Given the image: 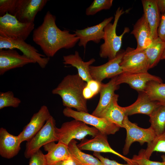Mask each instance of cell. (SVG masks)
Returning a JSON list of instances; mask_svg holds the SVG:
<instances>
[{
	"instance_id": "7a4b0ae2",
	"label": "cell",
	"mask_w": 165,
	"mask_h": 165,
	"mask_svg": "<svg viewBox=\"0 0 165 165\" xmlns=\"http://www.w3.org/2000/svg\"><path fill=\"white\" fill-rule=\"evenodd\" d=\"M86 82L78 74L65 76L52 93L61 98L63 105L66 107L73 108L79 112H88L87 100L83 92Z\"/></svg>"
},
{
	"instance_id": "484cf974",
	"label": "cell",
	"mask_w": 165,
	"mask_h": 165,
	"mask_svg": "<svg viewBox=\"0 0 165 165\" xmlns=\"http://www.w3.org/2000/svg\"><path fill=\"white\" fill-rule=\"evenodd\" d=\"M165 50V42L159 37L152 40L144 49L147 57L149 69L156 66L161 60Z\"/></svg>"
},
{
	"instance_id": "b9f144b4",
	"label": "cell",
	"mask_w": 165,
	"mask_h": 165,
	"mask_svg": "<svg viewBox=\"0 0 165 165\" xmlns=\"http://www.w3.org/2000/svg\"><path fill=\"white\" fill-rule=\"evenodd\" d=\"M160 104L161 105H164V106H165V102H164V103H160Z\"/></svg>"
},
{
	"instance_id": "5bb4252c",
	"label": "cell",
	"mask_w": 165,
	"mask_h": 165,
	"mask_svg": "<svg viewBox=\"0 0 165 165\" xmlns=\"http://www.w3.org/2000/svg\"><path fill=\"white\" fill-rule=\"evenodd\" d=\"M36 62L26 56L21 55L14 49L0 50V75L11 70Z\"/></svg>"
},
{
	"instance_id": "83f0119b",
	"label": "cell",
	"mask_w": 165,
	"mask_h": 165,
	"mask_svg": "<svg viewBox=\"0 0 165 165\" xmlns=\"http://www.w3.org/2000/svg\"><path fill=\"white\" fill-rule=\"evenodd\" d=\"M150 127L156 135H160L165 131V106L161 105L149 116Z\"/></svg>"
},
{
	"instance_id": "4316f807",
	"label": "cell",
	"mask_w": 165,
	"mask_h": 165,
	"mask_svg": "<svg viewBox=\"0 0 165 165\" xmlns=\"http://www.w3.org/2000/svg\"><path fill=\"white\" fill-rule=\"evenodd\" d=\"M77 142L72 140L68 145L70 156L78 165H103L97 158L83 152L78 147Z\"/></svg>"
},
{
	"instance_id": "74e56055",
	"label": "cell",
	"mask_w": 165,
	"mask_h": 165,
	"mask_svg": "<svg viewBox=\"0 0 165 165\" xmlns=\"http://www.w3.org/2000/svg\"><path fill=\"white\" fill-rule=\"evenodd\" d=\"M157 33L158 37L165 42V12L161 15Z\"/></svg>"
},
{
	"instance_id": "9a60e30c",
	"label": "cell",
	"mask_w": 165,
	"mask_h": 165,
	"mask_svg": "<svg viewBox=\"0 0 165 165\" xmlns=\"http://www.w3.org/2000/svg\"><path fill=\"white\" fill-rule=\"evenodd\" d=\"M154 81L162 82L160 77L151 74L148 72L140 73L123 72L117 76L116 80L117 85L126 83L132 88L139 92H144L147 83L149 81Z\"/></svg>"
},
{
	"instance_id": "30bf717a",
	"label": "cell",
	"mask_w": 165,
	"mask_h": 165,
	"mask_svg": "<svg viewBox=\"0 0 165 165\" xmlns=\"http://www.w3.org/2000/svg\"><path fill=\"white\" fill-rule=\"evenodd\" d=\"M123 72L140 73L148 72V62L144 49L128 47L120 64Z\"/></svg>"
},
{
	"instance_id": "6da1fadb",
	"label": "cell",
	"mask_w": 165,
	"mask_h": 165,
	"mask_svg": "<svg viewBox=\"0 0 165 165\" xmlns=\"http://www.w3.org/2000/svg\"><path fill=\"white\" fill-rule=\"evenodd\" d=\"M56 21V16L48 11L42 23L33 30L32 35L33 41L50 58L53 57L61 49L73 47L79 41L75 33L71 34L68 30L59 28Z\"/></svg>"
},
{
	"instance_id": "8992f818",
	"label": "cell",
	"mask_w": 165,
	"mask_h": 165,
	"mask_svg": "<svg viewBox=\"0 0 165 165\" xmlns=\"http://www.w3.org/2000/svg\"><path fill=\"white\" fill-rule=\"evenodd\" d=\"M56 122L51 115L42 129L30 141L27 142L24 153L27 159L31 156L45 145L58 141L55 132Z\"/></svg>"
},
{
	"instance_id": "d4e9b609",
	"label": "cell",
	"mask_w": 165,
	"mask_h": 165,
	"mask_svg": "<svg viewBox=\"0 0 165 165\" xmlns=\"http://www.w3.org/2000/svg\"><path fill=\"white\" fill-rule=\"evenodd\" d=\"M131 34L136 40L137 49H144L152 41L150 28L143 14L134 25Z\"/></svg>"
},
{
	"instance_id": "ab89813d",
	"label": "cell",
	"mask_w": 165,
	"mask_h": 165,
	"mask_svg": "<svg viewBox=\"0 0 165 165\" xmlns=\"http://www.w3.org/2000/svg\"><path fill=\"white\" fill-rule=\"evenodd\" d=\"M157 5L161 15L165 12V0H157Z\"/></svg>"
},
{
	"instance_id": "7c38bea8",
	"label": "cell",
	"mask_w": 165,
	"mask_h": 165,
	"mask_svg": "<svg viewBox=\"0 0 165 165\" xmlns=\"http://www.w3.org/2000/svg\"><path fill=\"white\" fill-rule=\"evenodd\" d=\"M47 0H16L13 16L24 23H34L37 13L46 5Z\"/></svg>"
},
{
	"instance_id": "52a82bcc",
	"label": "cell",
	"mask_w": 165,
	"mask_h": 165,
	"mask_svg": "<svg viewBox=\"0 0 165 165\" xmlns=\"http://www.w3.org/2000/svg\"><path fill=\"white\" fill-rule=\"evenodd\" d=\"M63 113L66 117H72L92 125L101 133L106 135L115 134L120 128L106 119L96 116L88 112H79L65 107L63 110Z\"/></svg>"
},
{
	"instance_id": "8fae6325",
	"label": "cell",
	"mask_w": 165,
	"mask_h": 165,
	"mask_svg": "<svg viewBox=\"0 0 165 165\" xmlns=\"http://www.w3.org/2000/svg\"><path fill=\"white\" fill-rule=\"evenodd\" d=\"M125 51L120 50L116 57L102 65L90 67V73L93 79L102 82L105 79L113 78L123 72L120 65Z\"/></svg>"
},
{
	"instance_id": "1f68e13d",
	"label": "cell",
	"mask_w": 165,
	"mask_h": 165,
	"mask_svg": "<svg viewBox=\"0 0 165 165\" xmlns=\"http://www.w3.org/2000/svg\"><path fill=\"white\" fill-rule=\"evenodd\" d=\"M112 0H94L86 9L87 16L93 15L102 10L110 9L112 5Z\"/></svg>"
},
{
	"instance_id": "d590c367",
	"label": "cell",
	"mask_w": 165,
	"mask_h": 165,
	"mask_svg": "<svg viewBox=\"0 0 165 165\" xmlns=\"http://www.w3.org/2000/svg\"><path fill=\"white\" fill-rule=\"evenodd\" d=\"M28 165H47L45 154L40 149L30 158Z\"/></svg>"
},
{
	"instance_id": "60d3db41",
	"label": "cell",
	"mask_w": 165,
	"mask_h": 165,
	"mask_svg": "<svg viewBox=\"0 0 165 165\" xmlns=\"http://www.w3.org/2000/svg\"><path fill=\"white\" fill-rule=\"evenodd\" d=\"M165 60V50L164 51L161 60Z\"/></svg>"
},
{
	"instance_id": "836d02e7",
	"label": "cell",
	"mask_w": 165,
	"mask_h": 165,
	"mask_svg": "<svg viewBox=\"0 0 165 165\" xmlns=\"http://www.w3.org/2000/svg\"><path fill=\"white\" fill-rule=\"evenodd\" d=\"M16 2V0H0V16L7 13L13 15Z\"/></svg>"
},
{
	"instance_id": "ac0fdd59",
	"label": "cell",
	"mask_w": 165,
	"mask_h": 165,
	"mask_svg": "<svg viewBox=\"0 0 165 165\" xmlns=\"http://www.w3.org/2000/svg\"><path fill=\"white\" fill-rule=\"evenodd\" d=\"M161 105L160 102L151 100L144 92H139L136 101L131 105L124 107L126 115L143 114L149 116Z\"/></svg>"
},
{
	"instance_id": "f546056e",
	"label": "cell",
	"mask_w": 165,
	"mask_h": 165,
	"mask_svg": "<svg viewBox=\"0 0 165 165\" xmlns=\"http://www.w3.org/2000/svg\"><path fill=\"white\" fill-rule=\"evenodd\" d=\"M154 152L165 153V131L160 135H156L152 141L148 144L145 149H141L139 152L144 157L149 159L152 153Z\"/></svg>"
},
{
	"instance_id": "8d00e7d4",
	"label": "cell",
	"mask_w": 165,
	"mask_h": 165,
	"mask_svg": "<svg viewBox=\"0 0 165 165\" xmlns=\"http://www.w3.org/2000/svg\"><path fill=\"white\" fill-rule=\"evenodd\" d=\"M93 155L100 160L103 165H135V164L128 163L126 164L120 163L115 160L104 157L99 152H94Z\"/></svg>"
},
{
	"instance_id": "277c9868",
	"label": "cell",
	"mask_w": 165,
	"mask_h": 165,
	"mask_svg": "<svg viewBox=\"0 0 165 165\" xmlns=\"http://www.w3.org/2000/svg\"><path fill=\"white\" fill-rule=\"evenodd\" d=\"M99 132L95 127H90L84 122L75 119L64 123L60 128H55L58 142L68 146L72 140L83 139L88 135L94 137Z\"/></svg>"
},
{
	"instance_id": "9c48e42d",
	"label": "cell",
	"mask_w": 165,
	"mask_h": 165,
	"mask_svg": "<svg viewBox=\"0 0 165 165\" xmlns=\"http://www.w3.org/2000/svg\"><path fill=\"white\" fill-rule=\"evenodd\" d=\"M15 49L20 50L23 54L35 61L42 68H45L50 58L39 53L35 47L20 39H13L0 36V50Z\"/></svg>"
},
{
	"instance_id": "603a6c76",
	"label": "cell",
	"mask_w": 165,
	"mask_h": 165,
	"mask_svg": "<svg viewBox=\"0 0 165 165\" xmlns=\"http://www.w3.org/2000/svg\"><path fill=\"white\" fill-rule=\"evenodd\" d=\"M63 63L69 64L76 68L78 74L83 80L87 82L93 79L90 73V67L94 63L95 60L92 58L89 61H84L79 55L78 51H75L74 54L63 57Z\"/></svg>"
},
{
	"instance_id": "ba28073f",
	"label": "cell",
	"mask_w": 165,
	"mask_h": 165,
	"mask_svg": "<svg viewBox=\"0 0 165 165\" xmlns=\"http://www.w3.org/2000/svg\"><path fill=\"white\" fill-rule=\"evenodd\" d=\"M123 126L127 132L125 143L123 149V153L124 155L128 154L133 143L138 142L141 145L145 142L148 144L156 136L150 127L148 128L140 127L136 123L130 122L126 115L123 121Z\"/></svg>"
},
{
	"instance_id": "e575fe53",
	"label": "cell",
	"mask_w": 165,
	"mask_h": 165,
	"mask_svg": "<svg viewBox=\"0 0 165 165\" xmlns=\"http://www.w3.org/2000/svg\"><path fill=\"white\" fill-rule=\"evenodd\" d=\"M135 165H165V161L159 162L151 161L144 157L139 152L138 155H134L131 159Z\"/></svg>"
},
{
	"instance_id": "f1b7e54d",
	"label": "cell",
	"mask_w": 165,
	"mask_h": 165,
	"mask_svg": "<svg viewBox=\"0 0 165 165\" xmlns=\"http://www.w3.org/2000/svg\"><path fill=\"white\" fill-rule=\"evenodd\" d=\"M152 101L165 102V83L154 81L148 82L144 91Z\"/></svg>"
},
{
	"instance_id": "e0dca14e",
	"label": "cell",
	"mask_w": 165,
	"mask_h": 165,
	"mask_svg": "<svg viewBox=\"0 0 165 165\" xmlns=\"http://www.w3.org/2000/svg\"><path fill=\"white\" fill-rule=\"evenodd\" d=\"M113 18V16H111L105 18L96 25L82 30H76L75 32L79 38V46H83L85 50L87 44L89 41H93L96 43L100 42L101 40L103 39L105 27L111 22Z\"/></svg>"
},
{
	"instance_id": "7bdbcfd3",
	"label": "cell",
	"mask_w": 165,
	"mask_h": 165,
	"mask_svg": "<svg viewBox=\"0 0 165 165\" xmlns=\"http://www.w3.org/2000/svg\"></svg>"
},
{
	"instance_id": "3957f363",
	"label": "cell",
	"mask_w": 165,
	"mask_h": 165,
	"mask_svg": "<svg viewBox=\"0 0 165 165\" xmlns=\"http://www.w3.org/2000/svg\"><path fill=\"white\" fill-rule=\"evenodd\" d=\"M126 12L120 7L118 8L115 14L114 21L108 24L104 29L103 38L104 42L100 46L99 56L102 58H108L109 60L115 57L120 51L123 36L130 31L128 27H125L120 35L116 33V28L120 17Z\"/></svg>"
},
{
	"instance_id": "44dd1931",
	"label": "cell",
	"mask_w": 165,
	"mask_h": 165,
	"mask_svg": "<svg viewBox=\"0 0 165 165\" xmlns=\"http://www.w3.org/2000/svg\"><path fill=\"white\" fill-rule=\"evenodd\" d=\"M117 76L112 78L106 84L101 83L99 91V101L97 106L92 114V115L99 117L112 100L115 94V91L119 88V85H117L116 83Z\"/></svg>"
},
{
	"instance_id": "5b68a950",
	"label": "cell",
	"mask_w": 165,
	"mask_h": 165,
	"mask_svg": "<svg viewBox=\"0 0 165 165\" xmlns=\"http://www.w3.org/2000/svg\"><path fill=\"white\" fill-rule=\"evenodd\" d=\"M34 23H24L8 13L0 16V36L25 41L34 30Z\"/></svg>"
},
{
	"instance_id": "2e32d148",
	"label": "cell",
	"mask_w": 165,
	"mask_h": 165,
	"mask_svg": "<svg viewBox=\"0 0 165 165\" xmlns=\"http://www.w3.org/2000/svg\"><path fill=\"white\" fill-rule=\"evenodd\" d=\"M77 145L81 150H87L97 152H109L116 155L122 158L127 163L134 164L131 159L127 158L114 150L108 143L107 135L100 132L93 138L90 139H83Z\"/></svg>"
},
{
	"instance_id": "ffe728a7",
	"label": "cell",
	"mask_w": 165,
	"mask_h": 165,
	"mask_svg": "<svg viewBox=\"0 0 165 165\" xmlns=\"http://www.w3.org/2000/svg\"><path fill=\"white\" fill-rule=\"evenodd\" d=\"M144 15L149 26L152 40L158 37L157 30L161 14L158 8L157 0H142Z\"/></svg>"
},
{
	"instance_id": "7402d4cb",
	"label": "cell",
	"mask_w": 165,
	"mask_h": 165,
	"mask_svg": "<svg viewBox=\"0 0 165 165\" xmlns=\"http://www.w3.org/2000/svg\"><path fill=\"white\" fill-rule=\"evenodd\" d=\"M44 150L47 152L45 155L47 165H55L61 161L70 156L68 146L60 142L56 144L52 142L43 146Z\"/></svg>"
},
{
	"instance_id": "4fadbf2b",
	"label": "cell",
	"mask_w": 165,
	"mask_h": 165,
	"mask_svg": "<svg viewBox=\"0 0 165 165\" xmlns=\"http://www.w3.org/2000/svg\"><path fill=\"white\" fill-rule=\"evenodd\" d=\"M51 116L48 107L41 106L39 110L34 113L29 123L18 135L20 142L30 141L42 129Z\"/></svg>"
},
{
	"instance_id": "d6a6232c",
	"label": "cell",
	"mask_w": 165,
	"mask_h": 165,
	"mask_svg": "<svg viewBox=\"0 0 165 165\" xmlns=\"http://www.w3.org/2000/svg\"><path fill=\"white\" fill-rule=\"evenodd\" d=\"M101 83L93 79L86 82L83 92L84 98L86 100L90 99L99 93Z\"/></svg>"
},
{
	"instance_id": "4dcf8cb0",
	"label": "cell",
	"mask_w": 165,
	"mask_h": 165,
	"mask_svg": "<svg viewBox=\"0 0 165 165\" xmlns=\"http://www.w3.org/2000/svg\"><path fill=\"white\" fill-rule=\"evenodd\" d=\"M21 102L20 99L15 97L12 91L0 93V109L7 107L17 108Z\"/></svg>"
},
{
	"instance_id": "cb8c5ba5",
	"label": "cell",
	"mask_w": 165,
	"mask_h": 165,
	"mask_svg": "<svg viewBox=\"0 0 165 165\" xmlns=\"http://www.w3.org/2000/svg\"><path fill=\"white\" fill-rule=\"evenodd\" d=\"M119 95L116 94L112 100L99 117L106 119L120 128H123V123L126 116L124 107L118 105Z\"/></svg>"
},
{
	"instance_id": "f35d334b",
	"label": "cell",
	"mask_w": 165,
	"mask_h": 165,
	"mask_svg": "<svg viewBox=\"0 0 165 165\" xmlns=\"http://www.w3.org/2000/svg\"><path fill=\"white\" fill-rule=\"evenodd\" d=\"M55 165H78L73 160L71 156L67 159L61 161Z\"/></svg>"
},
{
	"instance_id": "d6986e66",
	"label": "cell",
	"mask_w": 165,
	"mask_h": 165,
	"mask_svg": "<svg viewBox=\"0 0 165 165\" xmlns=\"http://www.w3.org/2000/svg\"><path fill=\"white\" fill-rule=\"evenodd\" d=\"M18 136L13 135L3 127L0 129V155L4 158L10 159L19 153L20 144Z\"/></svg>"
}]
</instances>
